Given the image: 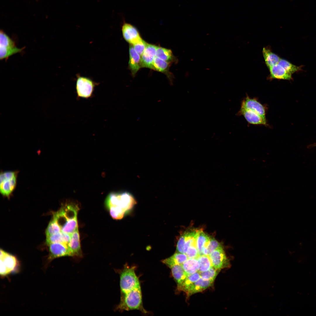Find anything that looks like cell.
<instances>
[{
  "instance_id": "ba28073f",
  "label": "cell",
  "mask_w": 316,
  "mask_h": 316,
  "mask_svg": "<svg viewBox=\"0 0 316 316\" xmlns=\"http://www.w3.org/2000/svg\"><path fill=\"white\" fill-rule=\"evenodd\" d=\"M209 256L212 266L217 269L220 270L230 267L229 260L226 257L222 247L215 250Z\"/></svg>"
},
{
  "instance_id": "8992f818",
  "label": "cell",
  "mask_w": 316,
  "mask_h": 316,
  "mask_svg": "<svg viewBox=\"0 0 316 316\" xmlns=\"http://www.w3.org/2000/svg\"><path fill=\"white\" fill-rule=\"evenodd\" d=\"M17 261L16 258L2 250H0V274L6 276L14 270L16 267Z\"/></svg>"
},
{
  "instance_id": "277c9868",
  "label": "cell",
  "mask_w": 316,
  "mask_h": 316,
  "mask_svg": "<svg viewBox=\"0 0 316 316\" xmlns=\"http://www.w3.org/2000/svg\"><path fill=\"white\" fill-rule=\"evenodd\" d=\"M25 48H18L14 42L3 30L0 32V59L7 60L11 56L21 53Z\"/></svg>"
},
{
  "instance_id": "e575fe53",
  "label": "cell",
  "mask_w": 316,
  "mask_h": 316,
  "mask_svg": "<svg viewBox=\"0 0 316 316\" xmlns=\"http://www.w3.org/2000/svg\"><path fill=\"white\" fill-rule=\"evenodd\" d=\"M312 145V146L313 147H314V146H316V143H315V144H313V145Z\"/></svg>"
},
{
  "instance_id": "9a60e30c",
  "label": "cell",
  "mask_w": 316,
  "mask_h": 316,
  "mask_svg": "<svg viewBox=\"0 0 316 316\" xmlns=\"http://www.w3.org/2000/svg\"><path fill=\"white\" fill-rule=\"evenodd\" d=\"M129 66L133 76L142 67L141 57L135 50L133 45L129 46Z\"/></svg>"
},
{
  "instance_id": "7402d4cb",
  "label": "cell",
  "mask_w": 316,
  "mask_h": 316,
  "mask_svg": "<svg viewBox=\"0 0 316 316\" xmlns=\"http://www.w3.org/2000/svg\"><path fill=\"white\" fill-rule=\"evenodd\" d=\"M155 56L171 63L176 62L178 61L171 50L161 47H157Z\"/></svg>"
},
{
  "instance_id": "4316f807",
  "label": "cell",
  "mask_w": 316,
  "mask_h": 316,
  "mask_svg": "<svg viewBox=\"0 0 316 316\" xmlns=\"http://www.w3.org/2000/svg\"><path fill=\"white\" fill-rule=\"evenodd\" d=\"M197 259L199 264V267L198 271L199 273L208 270L212 266L210 259L208 255H200Z\"/></svg>"
},
{
  "instance_id": "d6986e66",
  "label": "cell",
  "mask_w": 316,
  "mask_h": 316,
  "mask_svg": "<svg viewBox=\"0 0 316 316\" xmlns=\"http://www.w3.org/2000/svg\"><path fill=\"white\" fill-rule=\"evenodd\" d=\"M171 63L155 56L152 65V69L162 73H166L171 84L172 83V75L169 72V69Z\"/></svg>"
},
{
  "instance_id": "6da1fadb",
  "label": "cell",
  "mask_w": 316,
  "mask_h": 316,
  "mask_svg": "<svg viewBox=\"0 0 316 316\" xmlns=\"http://www.w3.org/2000/svg\"><path fill=\"white\" fill-rule=\"evenodd\" d=\"M134 267L126 265L120 275L121 292L120 302L117 309L128 311L138 310L146 313L143 306L140 283Z\"/></svg>"
},
{
  "instance_id": "2e32d148",
  "label": "cell",
  "mask_w": 316,
  "mask_h": 316,
  "mask_svg": "<svg viewBox=\"0 0 316 316\" xmlns=\"http://www.w3.org/2000/svg\"><path fill=\"white\" fill-rule=\"evenodd\" d=\"M214 281L201 277L190 287L186 293L189 296L195 293L201 292L210 286Z\"/></svg>"
},
{
  "instance_id": "484cf974",
  "label": "cell",
  "mask_w": 316,
  "mask_h": 316,
  "mask_svg": "<svg viewBox=\"0 0 316 316\" xmlns=\"http://www.w3.org/2000/svg\"><path fill=\"white\" fill-rule=\"evenodd\" d=\"M197 230H192L185 232V243L184 248V254H186L188 248L190 246H196V239Z\"/></svg>"
},
{
  "instance_id": "7c38bea8",
  "label": "cell",
  "mask_w": 316,
  "mask_h": 316,
  "mask_svg": "<svg viewBox=\"0 0 316 316\" xmlns=\"http://www.w3.org/2000/svg\"><path fill=\"white\" fill-rule=\"evenodd\" d=\"M270 74L267 79L272 80L273 79L290 80L292 79V74L286 71L278 63L269 68Z\"/></svg>"
},
{
  "instance_id": "d4e9b609",
  "label": "cell",
  "mask_w": 316,
  "mask_h": 316,
  "mask_svg": "<svg viewBox=\"0 0 316 316\" xmlns=\"http://www.w3.org/2000/svg\"><path fill=\"white\" fill-rule=\"evenodd\" d=\"M186 273L189 275L198 272L199 264L197 258H189L182 265Z\"/></svg>"
},
{
  "instance_id": "e0dca14e",
  "label": "cell",
  "mask_w": 316,
  "mask_h": 316,
  "mask_svg": "<svg viewBox=\"0 0 316 316\" xmlns=\"http://www.w3.org/2000/svg\"><path fill=\"white\" fill-rule=\"evenodd\" d=\"M262 54L265 63L268 68L278 63L280 57L274 53L269 46L264 47Z\"/></svg>"
},
{
  "instance_id": "8fae6325",
  "label": "cell",
  "mask_w": 316,
  "mask_h": 316,
  "mask_svg": "<svg viewBox=\"0 0 316 316\" xmlns=\"http://www.w3.org/2000/svg\"><path fill=\"white\" fill-rule=\"evenodd\" d=\"M49 253V259L55 258L65 256H71L68 245L65 243H57L48 245Z\"/></svg>"
},
{
  "instance_id": "d6a6232c",
  "label": "cell",
  "mask_w": 316,
  "mask_h": 316,
  "mask_svg": "<svg viewBox=\"0 0 316 316\" xmlns=\"http://www.w3.org/2000/svg\"><path fill=\"white\" fill-rule=\"evenodd\" d=\"M188 258H197L200 255L196 246L191 245L189 246L185 254Z\"/></svg>"
},
{
  "instance_id": "5bb4252c",
  "label": "cell",
  "mask_w": 316,
  "mask_h": 316,
  "mask_svg": "<svg viewBox=\"0 0 316 316\" xmlns=\"http://www.w3.org/2000/svg\"><path fill=\"white\" fill-rule=\"evenodd\" d=\"M68 246L71 256L82 257V253L78 228L71 234V239Z\"/></svg>"
},
{
  "instance_id": "f546056e",
  "label": "cell",
  "mask_w": 316,
  "mask_h": 316,
  "mask_svg": "<svg viewBox=\"0 0 316 316\" xmlns=\"http://www.w3.org/2000/svg\"><path fill=\"white\" fill-rule=\"evenodd\" d=\"M221 247L220 244L216 240L210 238L207 246L203 250L202 255L209 256L215 250Z\"/></svg>"
},
{
  "instance_id": "3957f363",
  "label": "cell",
  "mask_w": 316,
  "mask_h": 316,
  "mask_svg": "<svg viewBox=\"0 0 316 316\" xmlns=\"http://www.w3.org/2000/svg\"><path fill=\"white\" fill-rule=\"evenodd\" d=\"M18 171H2L0 174V192L3 196L8 197L13 192L17 184Z\"/></svg>"
},
{
  "instance_id": "30bf717a",
  "label": "cell",
  "mask_w": 316,
  "mask_h": 316,
  "mask_svg": "<svg viewBox=\"0 0 316 316\" xmlns=\"http://www.w3.org/2000/svg\"><path fill=\"white\" fill-rule=\"evenodd\" d=\"M121 30L124 39L131 44L133 45L142 40L137 29L130 24L124 22Z\"/></svg>"
},
{
  "instance_id": "836d02e7",
  "label": "cell",
  "mask_w": 316,
  "mask_h": 316,
  "mask_svg": "<svg viewBox=\"0 0 316 316\" xmlns=\"http://www.w3.org/2000/svg\"><path fill=\"white\" fill-rule=\"evenodd\" d=\"M185 239V235L183 233L180 236L177 244L176 249L178 253L184 254Z\"/></svg>"
},
{
  "instance_id": "cb8c5ba5",
  "label": "cell",
  "mask_w": 316,
  "mask_h": 316,
  "mask_svg": "<svg viewBox=\"0 0 316 316\" xmlns=\"http://www.w3.org/2000/svg\"><path fill=\"white\" fill-rule=\"evenodd\" d=\"M200 277V274L198 272L188 275L183 282L177 286V290L178 291H182L186 293L190 287Z\"/></svg>"
},
{
  "instance_id": "603a6c76",
  "label": "cell",
  "mask_w": 316,
  "mask_h": 316,
  "mask_svg": "<svg viewBox=\"0 0 316 316\" xmlns=\"http://www.w3.org/2000/svg\"><path fill=\"white\" fill-rule=\"evenodd\" d=\"M185 254L176 253L171 256L162 260V262L168 267L174 264L182 265L188 259Z\"/></svg>"
},
{
  "instance_id": "ac0fdd59",
  "label": "cell",
  "mask_w": 316,
  "mask_h": 316,
  "mask_svg": "<svg viewBox=\"0 0 316 316\" xmlns=\"http://www.w3.org/2000/svg\"><path fill=\"white\" fill-rule=\"evenodd\" d=\"M168 267L171 270L177 286H179L183 282L188 275L184 271L181 265L174 264Z\"/></svg>"
},
{
  "instance_id": "f1b7e54d",
  "label": "cell",
  "mask_w": 316,
  "mask_h": 316,
  "mask_svg": "<svg viewBox=\"0 0 316 316\" xmlns=\"http://www.w3.org/2000/svg\"><path fill=\"white\" fill-rule=\"evenodd\" d=\"M278 64L283 67L286 71L291 74L301 71L302 70V66H296L284 59L281 58Z\"/></svg>"
},
{
  "instance_id": "1f68e13d",
  "label": "cell",
  "mask_w": 316,
  "mask_h": 316,
  "mask_svg": "<svg viewBox=\"0 0 316 316\" xmlns=\"http://www.w3.org/2000/svg\"><path fill=\"white\" fill-rule=\"evenodd\" d=\"M147 44V43L142 40L140 42L133 45V46L135 51L141 56L145 49Z\"/></svg>"
},
{
  "instance_id": "5b68a950",
  "label": "cell",
  "mask_w": 316,
  "mask_h": 316,
  "mask_svg": "<svg viewBox=\"0 0 316 316\" xmlns=\"http://www.w3.org/2000/svg\"><path fill=\"white\" fill-rule=\"evenodd\" d=\"M77 77L75 87L77 98H91L95 87L98 84L87 77L79 75H77Z\"/></svg>"
},
{
  "instance_id": "7a4b0ae2",
  "label": "cell",
  "mask_w": 316,
  "mask_h": 316,
  "mask_svg": "<svg viewBox=\"0 0 316 316\" xmlns=\"http://www.w3.org/2000/svg\"><path fill=\"white\" fill-rule=\"evenodd\" d=\"M136 203L133 195L128 192L110 193L106 198L105 205L107 208L111 207L121 209L126 213Z\"/></svg>"
},
{
  "instance_id": "4fadbf2b",
  "label": "cell",
  "mask_w": 316,
  "mask_h": 316,
  "mask_svg": "<svg viewBox=\"0 0 316 316\" xmlns=\"http://www.w3.org/2000/svg\"><path fill=\"white\" fill-rule=\"evenodd\" d=\"M157 46L147 43L145 49L141 57L142 67L152 69V65Z\"/></svg>"
},
{
  "instance_id": "9c48e42d",
  "label": "cell",
  "mask_w": 316,
  "mask_h": 316,
  "mask_svg": "<svg viewBox=\"0 0 316 316\" xmlns=\"http://www.w3.org/2000/svg\"><path fill=\"white\" fill-rule=\"evenodd\" d=\"M237 115H242L249 124L269 126L266 117L251 110L240 108Z\"/></svg>"
},
{
  "instance_id": "52a82bcc",
  "label": "cell",
  "mask_w": 316,
  "mask_h": 316,
  "mask_svg": "<svg viewBox=\"0 0 316 316\" xmlns=\"http://www.w3.org/2000/svg\"><path fill=\"white\" fill-rule=\"evenodd\" d=\"M240 108L251 110L266 117L267 105L262 104L256 98H252L247 95L242 101Z\"/></svg>"
},
{
  "instance_id": "83f0119b",
  "label": "cell",
  "mask_w": 316,
  "mask_h": 316,
  "mask_svg": "<svg viewBox=\"0 0 316 316\" xmlns=\"http://www.w3.org/2000/svg\"><path fill=\"white\" fill-rule=\"evenodd\" d=\"M61 231V228L56 219L53 217L49 222L46 229V236L52 235Z\"/></svg>"
},
{
  "instance_id": "4dcf8cb0",
  "label": "cell",
  "mask_w": 316,
  "mask_h": 316,
  "mask_svg": "<svg viewBox=\"0 0 316 316\" xmlns=\"http://www.w3.org/2000/svg\"><path fill=\"white\" fill-rule=\"evenodd\" d=\"M220 271L212 266L208 270L200 273L201 277L214 281Z\"/></svg>"
},
{
  "instance_id": "44dd1931",
  "label": "cell",
  "mask_w": 316,
  "mask_h": 316,
  "mask_svg": "<svg viewBox=\"0 0 316 316\" xmlns=\"http://www.w3.org/2000/svg\"><path fill=\"white\" fill-rule=\"evenodd\" d=\"M210 238L201 230H197L196 239V246L200 255H202V251L207 246Z\"/></svg>"
},
{
  "instance_id": "ffe728a7",
  "label": "cell",
  "mask_w": 316,
  "mask_h": 316,
  "mask_svg": "<svg viewBox=\"0 0 316 316\" xmlns=\"http://www.w3.org/2000/svg\"><path fill=\"white\" fill-rule=\"evenodd\" d=\"M71 234L62 232L46 236V243L49 245L53 243H61L68 245L70 242Z\"/></svg>"
}]
</instances>
